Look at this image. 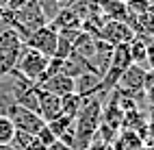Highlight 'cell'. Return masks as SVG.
Listing matches in <instances>:
<instances>
[{"label":"cell","instance_id":"obj_1","mask_svg":"<svg viewBox=\"0 0 154 150\" xmlns=\"http://www.w3.org/2000/svg\"><path fill=\"white\" fill-rule=\"evenodd\" d=\"M22 52H24V39L11 26H5L0 31V78H5L9 72L15 70Z\"/></svg>","mask_w":154,"mask_h":150},{"label":"cell","instance_id":"obj_2","mask_svg":"<svg viewBox=\"0 0 154 150\" xmlns=\"http://www.w3.org/2000/svg\"><path fill=\"white\" fill-rule=\"evenodd\" d=\"M48 61H50V57H46L42 52H37V50H30V48L24 46V52H22V57H20L15 70L26 78V81H30L33 85H39V81H42V76H44L46 67H48Z\"/></svg>","mask_w":154,"mask_h":150},{"label":"cell","instance_id":"obj_3","mask_svg":"<svg viewBox=\"0 0 154 150\" xmlns=\"http://www.w3.org/2000/svg\"><path fill=\"white\" fill-rule=\"evenodd\" d=\"M5 115H9V120H11L13 126H15V131H22V133H28V135H37V133L46 126V122H44L42 115L28 111V109L20 107V105H15V102L7 109Z\"/></svg>","mask_w":154,"mask_h":150},{"label":"cell","instance_id":"obj_4","mask_svg":"<svg viewBox=\"0 0 154 150\" xmlns=\"http://www.w3.org/2000/svg\"><path fill=\"white\" fill-rule=\"evenodd\" d=\"M57 39H59L57 28H52L50 24H44V26H39L37 31H33L24 39V46L30 48V50H37V52H42L46 57H54Z\"/></svg>","mask_w":154,"mask_h":150},{"label":"cell","instance_id":"obj_5","mask_svg":"<svg viewBox=\"0 0 154 150\" xmlns=\"http://www.w3.org/2000/svg\"><path fill=\"white\" fill-rule=\"evenodd\" d=\"M102 42H106L111 46H124L130 44L135 39V31L126 24V22H115V20H104V24L100 28V37Z\"/></svg>","mask_w":154,"mask_h":150},{"label":"cell","instance_id":"obj_6","mask_svg":"<svg viewBox=\"0 0 154 150\" xmlns=\"http://www.w3.org/2000/svg\"><path fill=\"white\" fill-rule=\"evenodd\" d=\"M146 72L148 70L146 67H141V65H135V63H130L126 67V72L122 74L119 78V83H117V92H124L128 96H143V81H146Z\"/></svg>","mask_w":154,"mask_h":150},{"label":"cell","instance_id":"obj_7","mask_svg":"<svg viewBox=\"0 0 154 150\" xmlns=\"http://www.w3.org/2000/svg\"><path fill=\"white\" fill-rule=\"evenodd\" d=\"M37 96H39V115L44 117V122H50L61 115V98L46 92V89L37 87Z\"/></svg>","mask_w":154,"mask_h":150},{"label":"cell","instance_id":"obj_8","mask_svg":"<svg viewBox=\"0 0 154 150\" xmlns=\"http://www.w3.org/2000/svg\"><path fill=\"white\" fill-rule=\"evenodd\" d=\"M48 24L52 26V28H57V33H59V31H80L83 20H80V15H78L72 7H63Z\"/></svg>","mask_w":154,"mask_h":150},{"label":"cell","instance_id":"obj_9","mask_svg":"<svg viewBox=\"0 0 154 150\" xmlns=\"http://www.w3.org/2000/svg\"><path fill=\"white\" fill-rule=\"evenodd\" d=\"M37 87H42L46 89V92L50 94H54V96H67V94H74V89H76V83H74V78H69L65 74H54V76H50L48 81H44L42 85H37Z\"/></svg>","mask_w":154,"mask_h":150},{"label":"cell","instance_id":"obj_10","mask_svg":"<svg viewBox=\"0 0 154 150\" xmlns=\"http://www.w3.org/2000/svg\"><path fill=\"white\" fill-rule=\"evenodd\" d=\"M100 15L104 20H115V22H128V9L119 0H98Z\"/></svg>","mask_w":154,"mask_h":150},{"label":"cell","instance_id":"obj_11","mask_svg":"<svg viewBox=\"0 0 154 150\" xmlns=\"http://www.w3.org/2000/svg\"><path fill=\"white\" fill-rule=\"evenodd\" d=\"M113 150H143L146 142H143V137L137 135L135 131H122L115 139H113Z\"/></svg>","mask_w":154,"mask_h":150},{"label":"cell","instance_id":"obj_12","mask_svg":"<svg viewBox=\"0 0 154 150\" xmlns=\"http://www.w3.org/2000/svg\"><path fill=\"white\" fill-rule=\"evenodd\" d=\"M148 42L150 39H143V37H137L128 44V52H130V59H132V63L135 65H141V67H146V52H148ZM148 70V67H146Z\"/></svg>","mask_w":154,"mask_h":150},{"label":"cell","instance_id":"obj_13","mask_svg":"<svg viewBox=\"0 0 154 150\" xmlns=\"http://www.w3.org/2000/svg\"><path fill=\"white\" fill-rule=\"evenodd\" d=\"M80 107H83V98H80L76 92L67 94V96H61V115H67L72 120H76Z\"/></svg>","mask_w":154,"mask_h":150},{"label":"cell","instance_id":"obj_14","mask_svg":"<svg viewBox=\"0 0 154 150\" xmlns=\"http://www.w3.org/2000/svg\"><path fill=\"white\" fill-rule=\"evenodd\" d=\"M15 105H20V107H24V109H28V111H33V113H37V115H39V96H37V85L24 89V92L15 98Z\"/></svg>","mask_w":154,"mask_h":150},{"label":"cell","instance_id":"obj_15","mask_svg":"<svg viewBox=\"0 0 154 150\" xmlns=\"http://www.w3.org/2000/svg\"><path fill=\"white\" fill-rule=\"evenodd\" d=\"M46 126L50 128V133H52V135L59 139L61 135L67 131V128L74 126V120L67 117V115H59V117H54V120H50V122H46Z\"/></svg>","mask_w":154,"mask_h":150},{"label":"cell","instance_id":"obj_16","mask_svg":"<svg viewBox=\"0 0 154 150\" xmlns=\"http://www.w3.org/2000/svg\"><path fill=\"white\" fill-rule=\"evenodd\" d=\"M15 135V126L9 120V115H0V146H11V139Z\"/></svg>","mask_w":154,"mask_h":150},{"label":"cell","instance_id":"obj_17","mask_svg":"<svg viewBox=\"0 0 154 150\" xmlns=\"http://www.w3.org/2000/svg\"><path fill=\"white\" fill-rule=\"evenodd\" d=\"M154 5L150 0H130L126 2V9H128V15H143L146 11H150Z\"/></svg>","mask_w":154,"mask_h":150},{"label":"cell","instance_id":"obj_18","mask_svg":"<svg viewBox=\"0 0 154 150\" xmlns=\"http://www.w3.org/2000/svg\"><path fill=\"white\" fill-rule=\"evenodd\" d=\"M33 137H35V135L15 131V135H13V139H11V148H13V150H24V148L30 144V139H33Z\"/></svg>","mask_w":154,"mask_h":150},{"label":"cell","instance_id":"obj_19","mask_svg":"<svg viewBox=\"0 0 154 150\" xmlns=\"http://www.w3.org/2000/svg\"><path fill=\"white\" fill-rule=\"evenodd\" d=\"M35 137H37L39 142H42V144L46 146V148H50V146H52V144L57 142V137H54L52 133H50V128H48V126H44V128H42V131H39Z\"/></svg>","mask_w":154,"mask_h":150},{"label":"cell","instance_id":"obj_20","mask_svg":"<svg viewBox=\"0 0 154 150\" xmlns=\"http://www.w3.org/2000/svg\"><path fill=\"white\" fill-rule=\"evenodd\" d=\"M146 67L154 70V44L148 42V52H146Z\"/></svg>","mask_w":154,"mask_h":150},{"label":"cell","instance_id":"obj_21","mask_svg":"<svg viewBox=\"0 0 154 150\" xmlns=\"http://www.w3.org/2000/svg\"><path fill=\"white\" fill-rule=\"evenodd\" d=\"M119 2H124V5H126V2H130V0H119Z\"/></svg>","mask_w":154,"mask_h":150},{"label":"cell","instance_id":"obj_22","mask_svg":"<svg viewBox=\"0 0 154 150\" xmlns=\"http://www.w3.org/2000/svg\"><path fill=\"white\" fill-rule=\"evenodd\" d=\"M150 42H152V44H154V35H152V39H150Z\"/></svg>","mask_w":154,"mask_h":150},{"label":"cell","instance_id":"obj_23","mask_svg":"<svg viewBox=\"0 0 154 150\" xmlns=\"http://www.w3.org/2000/svg\"><path fill=\"white\" fill-rule=\"evenodd\" d=\"M0 24H2V17H0Z\"/></svg>","mask_w":154,"mask_h":150},{"label":"cell","instance_id":"obj_24","mask_svg":"<svg viewBox=\"0 0 154 150\" xmlns=\"http://www.w3.org/2000/svg\"><path fill=\"white\" fill-rule=\"evenodd\" d=\"M150 2H152V5H154V0H150Z\"/></svg>","mask_w":154,"mask_h":150}]
</instances>
